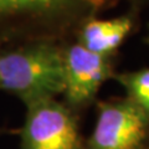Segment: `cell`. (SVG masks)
Wrapping results in <instances>:
<instances>
[{
    "mask_svg": "<svg viewBox=\"0 0 149 149\" xmlns=\"http://www.w3.org/2000/svg\"><path fill=\"white\" fill-rule=\"evenodd\" d=\"M0 90L25 104L63 93V51L36 42L0 52Z\"/></svg>",
    "mask_w": 149,
    "mask_h": 149,
    "instance_id": "obj_1",
    "label": "cell"
},
{
    "mask_svg": "<svg viewBox=\"0 0 149 149\" xmlns=\"http://www.w3.org/2000/svg\"><path fill=\"white\" fill-rule=\"evenodd\" d=\"M76 117L68 106L55 98L26 104L21 149H82Z\"/></svg>",
    "mask_w": 149,
    "mask_h": 149,
    "instance_id": "obj_2",
    "label": "cell"
},
{
    "mask_svg": "<svg viewBox=\"0 0 149 149\" xmlns=\"http://www.w3.org/2000/svg\"><path fill=\"white\" fill-rule=\"evenodd\" d=\"M148 136L149 117L127 97L101 102L82 149H142Z\"/></svg>",
    "mask_w": 149,
    "mask_h": 149,
    "instance_id": "obj_3",
    "label": "cell"
},
{
    "mask_svg": "<svg viewBox=\"0 0 149 149\" xmlns=\"http://www.w3.org/2000/svg\"><path fill=\"white\" fill-rule=\"evenodd\" d=\"M111 58L78 42L63 51V95L70 108L86 106L95 100L101 86L112 76Z\"/></svg>",
    "mask_w": 149,
    "mask_h": 149,
    "instance_id": "obj_4",
    "label": "cell"
},
{
    "mask_svg": "<svg viewBox=\"0 0 149 149\" xmlns=\"http://www.w3.org/2000/svg\"><path fill=\"white\" fill-rule=\"evenodd\" d=\"M133 29V20L129 16L113 19H91L83 24L78 35V44L95 54L111 56Z\"/></svg>",
    "mask_w": 149,
    "mask_h": 149,
    "instance_id": "obj_5",
    "label": "cell"
},
{
    "mask_svg": "<svg viewBox=\"0 0 149 149\" xmlns=\"http://www.w3.org/2000/svg\"><path fill=\"white\" fill-rule=\"evenodd\" d=\"M109 0H0V17L16 15H56L77 10H96Z\"/></svg>",
    "mask_w": 149,
    "mask_h": 149,
    "instance_id": "obj_6",
    "label": "cell"
},
{
    "mask_svg": "<svg viewBox=\"0 0 149 149\" xmlns=\"http://www.w3.org/2000/svg\"><path fill=\"white\" fill-rule=\"evenodd\" d=\"M114 78L125 90L127 98L149 117V68L118 73Z\"/></svg>",
    "mask_w": 149,
    "mask_h": 149,
    "instance_id": "obj_7",
    "label": "cell"
},
{
    "mask_svg": "<svg viewBox=\"0 0 149 149\" xmlns=\"http://www.w3.org/2000/svg\"><path fill=\"white\" fill-rule=\"evenodd\" d=\"M147 42H148V45H149V34H148V36H147Z\"/></svg>",
    "mask_w": 149,
    "mask_h": 149,
    "instance_id": "obj_8",
    "label": "cell"
},
{
    "mask_svg": "<svg viewBox=\"0 0 149 149\" xmlns=\"http://www.w3.org/2000/svg\"><path fill=\"white\" fill-rule=\"evenodd\" d=\"M147 149H149V147H148V148H147Z\"/></svg>",
    "mask_w": 149,
    "mask_h": 149,
    "instance_id": "obj_9",
    "label": "cell"
}]
</instances>
